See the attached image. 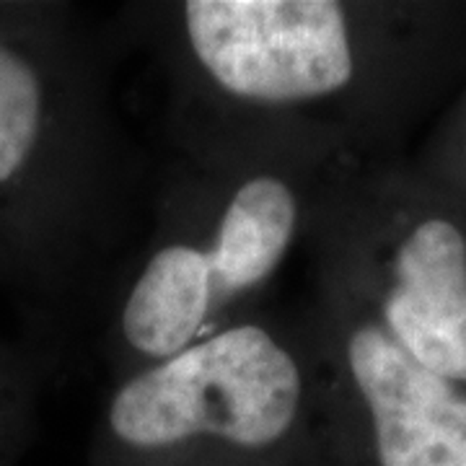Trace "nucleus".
<instances>
[{"instance_id":"nucleus-1","label":"nucleus","mask_w":466,"mask_h":466,"mask_svg":"<svg viewBox=\"0 0 466 466\" xmlns=\"http://www.w3.org/2000/svg\"><path fill=\"white\" fill-rule=\"evenodd\" d=\"M112 32L148 55L189 161L401 158L466 78V3L446 0H150Z\"/></svg>"},{"instance_id":"nucleus-2","label":"nucleus","mask_w":466,"mask_h":466,"mask_svg":"<svg viewBox=\"0 0 466 466\" xmlns=\"http://www.w3.org/2000/svg\"><path fill=\"white\" fill-rule=\"evenodd\" d=\"M115 45L73 3L0 0V265L52 370L99 324L156 192L116 106Z\"/></svg>"},{"instance_id":"nucleus-3","label":"nucleus","mask_w":466,"mask_h":466,"mask_svg":"<svg viewBox=\"0 0 466 466\" xmlns=\"http://www.w3.org/2000/svg\"><path fill=\"white\" fill-rule=\"evenodd\" d=\"M329 168L167 156L148 228L99 319L112 376L156 366L265 309L269 285L303 247Z\"/></svg>"},{"instance_id":"nucleus-4","label":"nucleus","mask_w":466,"mask_h":466,"mask_svg":"<svg viewBox=\"0 0 466 466\" xmlns=\"http://www.w3.org/2000/svg\"><path fill=\"white\" fill-rule=\"evenodd\" d=\"M321 456V381L306 314L259 309L112 381L96 466H296Z\"/></svg>"},{"instance_id":"nucleus-5","label":"nucleus","mask_w":466,"mask_h":466,"mask_svg":"<svg viewBox=\"0 0 466 466\" xmlns=\"http://www.w3.org/2000/svg\"><path fill=\"white\" fill-rule=\"evenodd\" d=\"M303 247L401 348L466 386V208L407 156L329 168Z\"/></svg>"},{"instance_id":"nucleus-6","label":"nucleus","mask_w":466,"mask_h":466,"mask_svg":"<svg viewBox=\"0 0 466 466\" xmlns=\"http://www.w3.org/2000/svg\"><path fill=\"white\" fill-rule=\"evenodd\" d=\"M303 309L321 381V456L342 466L466 461V386L422 366L342 283L311 272Z\"/></svg>"},{"instance_id":"nucleus-7","label":"nucleus","mask_w":466,"mask_h":466,"mask_svg":"<svg viewBox=\"0 0 466 466\" xmlns=\"http://www.w3.org/2000/svg\"><path fill=\"white\" fill-rule=\"evenodd\" d=\"M52 366L29 342L0 337V466H14L36 425Z\"/></svg>"},{"instance_id":"nucleus-8","label":"nucleus","mask_w":466,"mask_h":466,"mask_svg":"<svg viewBox=\"0 0 466 466\" xmlns=\"http://www.w3.org/2000/svg\"><path fill=\"white\" fill-rule=\"evenodd\" d=\"M407 158L428 182L466 208V78Z\"/></svg>"},{"instance_id":"nucleus-9","label":"nucleus","mask_w":466,"mask_h":466,"mask_svg":"<svg viewBox=\"0 0 466 466\" xmlns=\"http://www.w3.org/2000/svg\"><path fill=\"white\" fill-rule=\"evenodd\" d=\"M0 290H8V278H5V269L0 265Z\"/></svg>"},{"instance_id":"nucleus-10","label":"nucleus","mask_w":466,"mask_h":466,"mask_svg":"<svg viewBox=\"0 0 466 466\" xmlns=\"http://www.w3.org/2000/svg\"><path fill=\"white\" fill-rule=\"evenodd\" d=\"M459 466H466V461H461V464H459Z\"/></svg>"}]
</instances>
